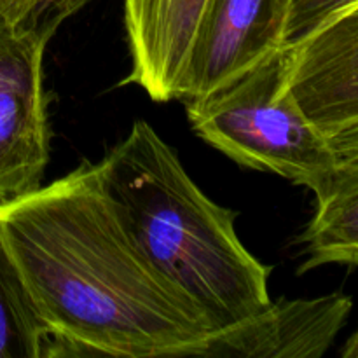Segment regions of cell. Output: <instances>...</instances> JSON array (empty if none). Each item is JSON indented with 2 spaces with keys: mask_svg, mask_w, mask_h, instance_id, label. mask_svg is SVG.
Wrapping results in <instances>:
<instances>
[{
  "mask_svg": "<svg viewBox=\"0 0 358 358\" xmlns=\"http://www.w3.org/2000/svg\"><path fill=\"white\" fill-rule=\"evenodd\" d=\"M0 233L55 357H198L215 331L142 250L100 163L0 201Z\"/></svg>",
  "mask_w": 358,
  "mask_h": 358,
  "instance_id": "6da1fadb",
  "label": "cell"
},
{
  "mask_svg": "<svg viewBox=\"0 0 358 358\" xmlns=\"http://www.w3.org/2000/svg\"><path fill=\"white\" fill-rule=\"evenodd\" d=\"M100 166L107 191L147 257L194 299L215 329L271 303V268L241 243L236 213L196 185L149 122H133Z\"/></svg>",
  "mask_w": 358,
  "mask_h": 358,
  "instance_id": "7a4b0ae2",
  "label": "cell"
},
{
  "mask_svg": "<svg viewBox=\"0 0 358 358\" xmlns=\"http://www.w3.org/2000/svg\"><path fill=\"white\" fill-rule=\"evenodd\" d=\"M289 48L266 56L205 96L184 101L192 129L241 166L269 171L320 194L339 159L285 91Z\"/></svg>",
  "mask_w": 358,
  "mask_h": 358,
  "instance_id": "3957f363",
  "label": "cell"
},
{
  "mask_svg": "<svg viewBox=\"0 0 358 358\" xmlns=\"http://www.w3.org/2000/svg\"><path fill=\"white\" fill-rule=\"evenodd\" d=\"M51 37L0 17V201L41 187L49 163L44 51Z\"/></svg>",
  "mask_w": 358,
  "mask_h": 358,
  "instance_id": "277c9868",
  "label": "cell"
},
{
  "mask_svg": "<svg viewBox=\"0 0 358 358\" xmlns=\"http://www.w3.org/2000/svg\"><path fill=\"white\" fill-rule=\"evenodd\" d=\"M289 0H206L178 100L205 96L285 48Z\"/></svg>",
  "mask_w": 358,
  "mask_h": 358,
  "instance_id": "5b68a950",
  "label": "cell"
},
{
  "mask_svg": "<svg viewBox=\"0 0 358 358\" xmlns=\"http://www.w3.org/2000/svg\"><path fill=\"white\" fill-rule=\"evenodd\" d=\"M283 86L329 138L358 124V3L289 48Z\"/></svg>",
  "mask_w": 358,
  "mask_h": 358,
  "instance_id": "8992f818",
  "label": "cell"
},
{
  "mask_svg": "<svg viewBox=\"0 0 358 358\" xmlns=\"http://www.w3.org/2000/svg\"><path fill=\"white\" fill-rule=\"evenodd\" d=\"M353 299L332 292L313 299H280L252 317L215 329L203 358H320L348 322Z\"/></svg>",
  "mask_w": 358,
  "mask_h": 358,
  "instance_id": "52a82bcc",
  "label": "cell"
},
{
  "mask_svg": "<svg viewBox=\"0 0 358 358\" xmlns=\"http://www.w3.org/2000/svg\"><path fill=\"white\" fill-rule=\"evenodd\" d=\"M206 0H124L131 70L122 84H136L152 100H178L182 76Z\"/></svg>",
  "mask_w": 358,
  "mask_h": 358,
  "instance_id": "ba28073f",
  "label": "cell"
},
{
  "mask_svg": "<svg viewBox=\"0 0 358 358\" xmlns=\"http://www.w3.org/2000/svg\"><path fill=\"white\" fill-rule=\"evenodd\" d=\"M301 236L299 275L329 264L358 266V161H339Z\"/></svg>",
  "mask_w": 358,
  "mask_h": 358,
  "instance_id": "9c48e42d",
  "label": "cell"
},
{
  "mask_svg": "<svg viewBox=\"0 0 358 358\" xmlns=\"http://www.w3.org/2000/svg\"><path fill=\"white\" fill-rule=\"evenodd\" d=\"M45 357H55V341L0 233V358Z\"/></svg>",
  "mask_w": 358,
  "mask_h": 358,
  "instance_id": "30bf717a",
  "label": "cell"
},
{
  "mask_svg": "<svg viewBox=\"0 0 358 358\" xmlns=\"http://www.w3.org/2000/svg\"><path fill=\"white\" fill-rule=\"evenodd\" d=\"M358 0H289L283 42L294 48L320 30L332 17L357 6Z\"/></svg>",
  "mask_w": 358,
  "mask_h": 358,
  "instance_id": "8fae6325",
  "label": "cell"
},
{
  "mask_svg": "<svg viewBox=\"0 0 358 358\" xmlns=\"http://www.w3.org/2000/svg\"><path fill=\"white\" fill-rule=\"evenodd\" d=\"M90 2L91 0H37L23 24L37 27L55 35L66 17L76 14Z\"/></svg>",
  "mask_w": 358,
  "mask_h": 358,
  "instance_id": "7c38bea8",
  "label": "cell"
},
{
  "mask_svg": "<svg viewBox=\"0 0 358 358\" xmlns=\"http://www.w3.org/2000/svg\"><path fill=\"white\" fill-rule=\"evenodd\" d=\"M329 140L339 161H358V124L331 136Z\"/></svg>",
  "mask_w": 358,
  "mask_h": 358,
  "instance_id": "4fadbf2b",
  "label": "cell"
},
{
  "mask_svg": "<svg viewBox=\"0 0 358 358\" xmlns=\"http://www.w3.org/2000/svg\"><path fill=\"white\" fill-rule=\"evenodd\" d=\"M343 358H358V329L352 334V338L346 341L345 348L341 352Z\"/></svg>",
  "mask_w": 358,
  "mask_h": 358,
  "instance_id": "5bb4252c",
  "label": "cell"
}]
</instances>
